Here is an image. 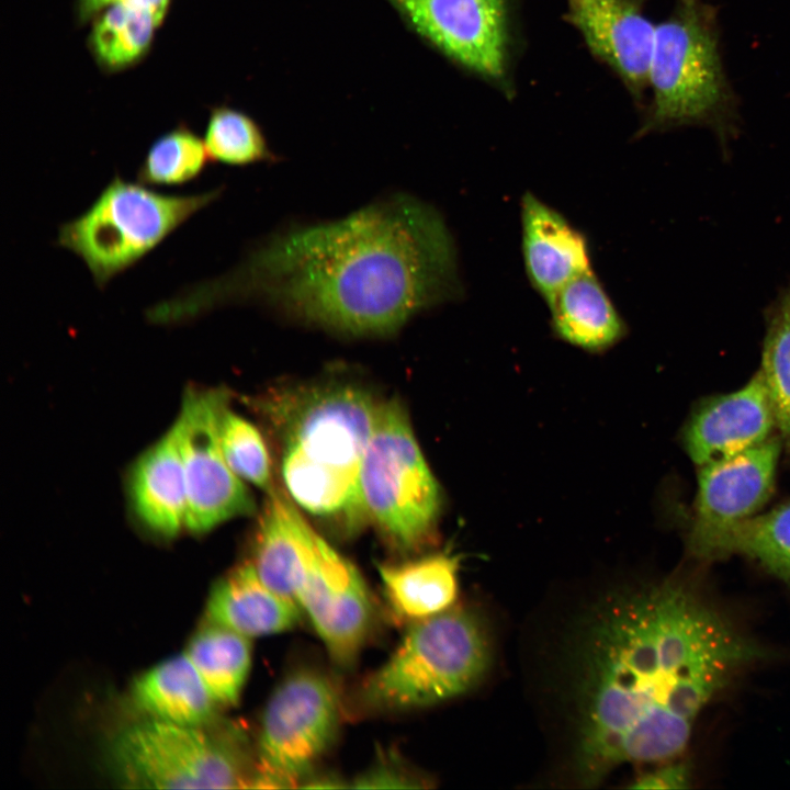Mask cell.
<instances>
[{
	"label": "cell",
	"instance_id": "cell-10",
	"mask_svg": "<svg viewBox=\"0 0 790 790\" xmlns=\"http://www.w3.org/2000/svg\"><path fill=\"white\" fill-rule=\"evenodd\" d=\"M227 404L229 395L224 390H189L174 422L187 486L185 528L192 533L208 532L256 511L251 493L221 449L218 421Z\"/></svg>",
	"mask_w": 790,
	"mask_h": 790
},
{
	"label": "cell",
	"instance_id": "cell-1",
	"mask_svg": "<svg viewBox=\"0 0 790 790\" xmlns=\"http://www.w3.org/2000/svg\"><path fill=\"white\" fill-rule=\"evenodd\" d=\"M582 632L574 768L586 787L624 764L677 758L706 706L764 657L716 607L676 578L608 596Z\"/></svg>",
	"mask_w": 790,
	"mask_h": 790
},
{
	"label": "cell",
	"instance_id": "cell-27",
	"mask_svg": "<svg viewBox=\"0 0 790 790\" xmlns=\"http://www.w3.org/2000/svg\"><path fill=\"white\" fill-rule=\"evenodd\" d=\"M208 159L204 140L180 125L154 140L137 169L136 180L151 187H180L198 179Z\"/></svg>",
	"mask_w": 790,
	"mask_h": 790
},
{
	"label": "cell",
	"instance_id": "cell-29",
	"mask_svg": "<svg viewBox=\"0 0 790 790\" xmlns=\"http://www.w3.org/2000/svg\"><path fill=\"white\" fill-rule=\"evenodd\" d=\"M218 439L223 455L232 471L245 483L266 493L273 489V461L259 429L227 404L218 421Z\"/></svg>",
	"mask_w": 790,
	"mask_h": 790
},
{
	"label": "cell",
	"instance_id": "cell-8",
	"mask_svg": "<svg viewBox=\"0 0 790 790\" xmlns=\"http://www.w3.org/2000/svg\"><path fill=\"white\" fill-rule=\"evenodd\" d=\"M109 761L128 788H249L255 769L238 734L213 736L201 726L150 718L115 734Z\"/></svg>",
	"mask_w": 790,
	"mask_h": 790
},
{
	"label": "cell",
	"instance_id": "cell-4",
	"mask_svg": "<svg viewBox=\"0 0 790 790\" xmlns=\"http://www.w3.org/2000/svg\"><path fill=\"white\" fill-rule=\"evenodd\" d=\"M648 87L652 100L639 136L702 126L727 150L741 121L738 99L722 63L715 7L703 0H675L672 13L656 26Z\"/></svg>",
	"mask_w": 790,
	"mask_h": 790
},
{
	"label": "cell",
	"instance_id": "cell-33",
	"mask_svg": "<svg viewBox=\"0 0 790 790\" xmlns=\"http://www.w3.org/2000/svg\"><path fill=\"white\" fill-rule=\"evenodd\" d=\"M117 0H78L77 11L81 21L95 18L104 9L115 3Z\"/></svg>",
	"mask_w": 790,
	"mask_h": 790
},
{
	"label": "cell",
	"instance_id": "cell-16",
	"mask_svg": "<svg viewBox=\"0 0 790 790\" xmlns=\"http://www.w3.org/2000/svg\"><path fill=\"white\" fill-rule=\"evenodd\" d=\"M318 537L285 490L275 486L259 517L251 563L268 587L296 601Z\"/></svg>",
	"mask_w": 790,
	"mask_h": 790
},
{
	"label": "cell",
	"instance_id": "cell-31",
	"mask_svg": "<svg viewBox=\"0 0 790 790\" xmlns=\"http://www.w3.org/2000/svg\"><path fill=\"white\" fill-rule=\"evenodd\" d=\"M689 766L676 758L658 765L639 775L630 786L633 789H685L690 786Z\"/></svg>",
	"mask_w": 790,
	"mask_h": 790
},
{
	"label": "cell",
	"instance_id": "cell-30",
	"mask_svg": "<svg viewBox=\"0 0 790 790\" xmlns=\"http://www.w3.org/2000/svg\"><path fill=\"white\" fill-rule=\"evenodd\" d=\"M421 779L394 756H384L358 776L353 788H419Z\"/></svg>",
	"mask_w": 790,
	"mask_h": 790
},
{
	"label": "cell",
	"instance_id": "cell-24",
	"mask_svg": "<svg viewBox=\"0 0 790 790\" xmlns=\"http://www.w3.org/2000/svg\"><path fill=\"white\" fill-rule=\"evenodd\" d=\"M692 554L703 560L744 555L769 571L790 557V504L732 524L709 538Z\"/></svg>",
	"mask_w": 790,
	"mask_h": 790
},
{
	"label": "cell",
	"instance_id": "cell-13",
	"mask_svg": "<svg viewBox=\"0 0 790 790\" xmlns=\"http://www.w3.org/2000/svg\"><path fill=\"white\" fill-rule=\"evenodd\" d=\"M779 451V442L768 438L738 454L700 466L689 533L691 552L715 533L754 516L767 501Z\"/></svg>",
	"mask_w": 790,
	"mask_h": 790
},
{
	"label": "cell",
	"instance_id": "cell-17",
	"mask_svg": "<svg viewBox=\"0 0 790 790\" xmlns=\"http://www.w3.org/2000/svg\"><path fill=\"white\" fill-rule=\"evenodd\" d=\"M521 228L526 273L545 302L566 283L591 270L587 238L530 192L521 199Z\"/></svg>",
	"mask_w": 790,
	"mask_h": 790
},
{
	"label": "cell",
	"instance_id": "cell-19",
	"mask_svg": "<svg viewBox=\"0 0 790 790\" xmlns=\"http://www.w3.org/2000/svg\"><path fill=\"white\" fill-rule=\"evenodd\" d=\"M302 613L296 601L262 582L251 562L238 565L213 587L205 611L208 622L249 639L289 631Z\"/></svg>",
	"mask_w": 790,
	"mask_h": 790
},
{
	"label": "cell",
	"instance_id": "cell-15",
	"mask_svg": "<svg viewBox=\"0 0 790 790\" xmlns=\"http://www.w3.org/2000/svg\"><path fill=\"white\" fill-rule=\"evenodd\" d=\"M774 425V409L758 371L742 388L699 407L686 427L685 448L692 462L702 466L760 444Z\"/></svg>",
	"mask_w": 790,
	"mask_h": 790
},
{
	"label": "cell",
	"instance_id": "cell-26",
	"mask_svg": "<svg viewBox=\"0 0 790 790\" xmlns=\"http://www.w3.org/2000/svg\"><path fill=\"white\" fill-rule=\"evenodd\" d=\"M761 373L776 425L790 438V282L765 312Z\"/></svg>",
	"mask_w": 790,
	"mask_h": 790
},
{
	"label": "cell",
	"instance_id": "cell-9",
	"mask_svg": "<svg viewBox=\"0 0 790 790\" xmlns=\"http://www.w3.org/2000/svg\"><path fill=\"white\" fill-rule=\"evenodd\" d=\"M339 721L332 681L311 668L291 673L264 707L249 788L298 786L331 747Z\"/></svg>",
	"mask_w": 790,
	"mask_h": 790
},
{
	"label": "cell",
	"instance_id": "cell-25",
	"mask_svg": "<svg viewBox=\"0 0 790 790\" xmlns=\"http://www.w3.org/2000/svg\"><path fill=\"white\" fill-rule=\"evenodd\" d=\"M95 18L89 46L106 70H120L138 61L149 49L158 26L149 14L120 2Z\"/></svg>",
	"mask_w": 790,
	"mask_h": 790
},
{
	"label": "cell",
	"instance_id": "cell-11",
	"mask_svg": "<svg viewBox=\"0 0 790 790\" xmlns=\"http://www.w3.org/2000/svg\"><path fill=\"white\" fill-rule=\"evenodd\" d=\"M411 29L448 58L496 83L507 80L508 0H387Z\"/></svg>",
	"mask_w": 790,
	"mask_h": 790
},
{
	"label": "cell",
	"instance_id": "cell-18",
	"mask_svg": "<svg viewBox=\"0 0 790 790\" xmlns=\"http://www.w3.org/2000/svg\"><path fill=\"white\" fill-rule=\"evenodd\" d=\"M129 497L134 514L151 532L173 538L185 527L187 486L174 424L134 463Z\"/></svg>",
	"mask_w": 790,
	"mask_h": 790
},
{
	"label": "cell",
	"instance_id": "cell-14",
	"mask_svg": "<svg viewBox=\"0 0 790 790\" xmlns=\"http://www.w3.org/2000/svg\"><path fill=\"white\" fill-rule=\"evenodd\" d=\"M565 19L589 52L606 64L636 101L648 87L656 26L644 14V0H566Z\"/></svg>",
	"mask_w": 790,
	"mask_h": 790
},
{
	"label": "cell",
	"instance_id": "cell-28",
	"mask_svg": "<svg viewBox=\"0 0 790 790\" xmlns=\"http://www.w3.org/2000/svg\"><path fill=\"white\" fill-rule=\"evenodd\" d=\"M204 143L212 160L228 166L244 167L275 158L260 126L248 114L228 106L211 111Z\"/></svg>",
	"mask_w": 790,
	"mask_h": 790
},
{
	"label": "cell",
	"instance_id": "cell-34",
	"mask_svg": "<svg viewBox=\"0 0 790 790\" xmlns=\"http://www.w3.org/2000/svg\"><path fill=\"white\" fill-rule=\"evenodd\" d=\"M768 572L790 588V557L776 564Z\"/></svg>",
	"mask_w": 790,
	"mask_h": 790
},
{
	"label": "cell",
	"instance_id": "cell-32",
	"mask_svg": "<svg viewBox=\"0 0 790 790\" xmlns=\"http://www.w3.org/2000/svg\"><path fill=\"white\" fill-rule=\"evenodd\" d=\"M116 2L149 14L159 25L166 15L170 0H117Z\"/></svg>",
	"mask_w": 790,
	"mask_h": 790
},
{
	"label": "cell",
	"instance_id": "cell-5",
	"mask_svg": "<svg viewBox=\"0 0 790 790\" xmlns=\"http://www.w3.org/2000/svg\"><path fill=\"white\" fill-rule=\"evenodd\" d=\"M489 663L482 618L452 607L411 624L393 654L362 682L360 702L371 711L438 704L474 688Z\"/></svg>",
	"mask_w": 790,
	"mask_h": 790
},
{
	"label": "cell",
	"instance_id": "cell-21",
	"mask_svg": "<svg viewBox=\"0 0 790 790\" xmlns=\"http://www.w3.org/2000/svg\"><path fill=\"white\" fill-rule=\"evenodd\" d=\"M546 303L555 335L586 351H605L625 334L623 319L592 270L566 283Z\"/></svg>",
	"mask_w": 790,
	"mask_h": 790
},
{
	"label": "cell",
	"instance_id": "cell-6",
	"mask_svg": "<svg viewBox=\"0 0 790 790\" xmlns=\"http://www.w3.org/2000/svg\"><path fill=\"white\" fill-rule=\"evenodd\" d=\"M360 489L369 524L396 552H418L437 540L442 492L395 398L379 402Z\"/></svg>",
	"mask_w": 790,
	"mask_h": 790
},
{
	"label": "cell",
	"instance_id": "cell-3",
	"mask_svg": "<svg viewBox=\"0 0 790 790\" xmlns=\"http://www.w3.org/2000/svg\"><path fill=\"white\" fill-rule=\"evenodd\" d=\"M379 402L340 382L281 386L249 398L272 435L282 488L343 539L369 526L360 470Z\"/></svg>",
	"mask_w": 790,
	"mask_h": 790
},
{
	"label": "cell",
	"instance_id": "cell-22",
	"mask_svg": "<svg viewBox=\"0 0 790 790\" xmlns=\"http://www.w3.org/2000/svg\"><path fill=\"white\" fill-rule=\"evenodd\" d=\"M132 698L150 718L191 726L208 723L218 704L185 653L159 663L136 678Z\"/></svg>",
	"mask_w": 790,
	"mask_h": 790
},
{
	"label": "cell",
	"instance_id": "cell-12",
	"mask_svg": "<svg viewBox=\"0 0 790 790\" xmlns=\"http://www.w3.org/2000/svg\"><path fill=\"white\" fill-rule=\"evenodd\" d=\"M296 601L334 662L354 664L373 629V600L354 564L320 534Z\"/></svg>",
	"mask_w": 790,
	"mask_h": 790
},
{
	"label": "cell",
	"instance_id": "cell-7",
	"mask_svg": "<svg viewBox=\"0 0 790 790\" xmlns=\"http://www.w3.org/2000/svg\"><path fill=\"white\" fill-rule=\"evenodd\" d=\"M222 192L165 194L115 174L83 213L59 226L56 245L79 257L102 290Z\"/></svg>",
	"mask_w": 790,
	"mask_h": 790
},
{
	"label": "cell",
	"instance_id": "cell-2",
	"mask_svg": "<svg viewBox=\"0 0 790 790\" xmlns=\"http://www.w3.org/2000/svg\"><path fill=\"white\" fill-rule=\"evenodd\" d=\"M459 291L444 221L428 204L394 195L270 238L229 272L153 305L151 316L178 325L252 302L342 336L380 337Z\"/></svg>",
	"mask_w": 790,
	"mask_h": 790
},
{
	"label": "cell",
	"instance_id": "cell-23",
	"mask_svg": "<svg viewBox=\"0 0 790 790\" xmlns=\"http://www.w3.org/2000/svg\"><path fill=\"white\" fill-rule=\"evenodd\" d=\"M185 654L218 704L238 702L251 668L249 637L207 622L193 635Z\"/></svg>",
	"mask_w": 790,
	"mask_h": 790
},
{
	"label": "cell",
	"instance_id": "cell-20",
	"mask_svg": "<svg viewBox=\"0 0 790 790\" xmlns=\"http://www.w3.org/2000/svg\"><path fill=\"white\" fill-rule=\"evenodd\" d=\"M383 591L392 612L410 623L451 609L459 592V561L437 553L403 563L379 564Z\"/></svg>",
	"mask_w": 790,
	"mask_h": 790
}]
</instances>
